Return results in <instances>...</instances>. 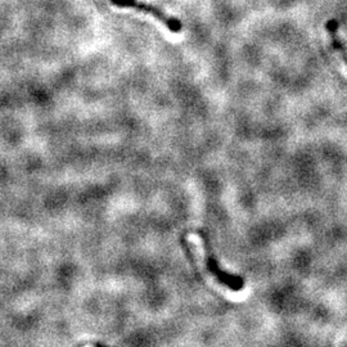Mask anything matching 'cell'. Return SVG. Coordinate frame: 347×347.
Segmentation results:
<instances>
[{
    "mask_svg": "<svg viewBox=\"0 0 347 347\" xmlns=\"http://www.w3.org/2000/svg\"><path fill=\"white\" fill-rule=\"evenodd\" d=\"M199 237L202 238L203 242L204 251H206V268L215 278L218 279L221 284L228 287L232 291H241L244 287V279L239 275H234V274L228 273V271L223 270L219 265L218 260L214 256V252H212L211 244H210L209 237L203 233V232H199Z\"/></svg>",
    "mask_w": 347,
    "mask_h": 347,
    "instance_id": "1",
    "label": "cell"
},
{
    "mask_svg": "<svg viewBox=\"0 0 347 347\" xmlns=\"http://www.w3.org/2000/svg\"><path fill=\"white\" fill-rule=\"evenodd\" d=\"M112 4L117 7H125V8H134L136 11L146 12V13L152 14L154 16V18L159 19L164 25H166L167 29L171 32H180L183 29V24L179 21L178 18L171 16H167L165 12H162L161 9L157 8V7L151 6V4L141 3L138 0H111Z\"/></svg>",
    "mask_w": 347,
    "mask_h": 347,
    "instance_id": "2",
    "label": "cell"
},
{
    "mask_svg": "<svg viewBox=\"0 0 347 347\" xmlns=\"http://www.w3.org/2000/svg\"><path fill=\"white\" fill-rule=\"evenodd\" d=\"M337 29H338V24H337V21H334V19H332V21H329L328 24H327V30H328V32L331 34V37H332V45L336 48V51H338L339 53L342 54L343 59L347 62L346 52H344V48L341 44V41H339V39L337 37V34H336Z\"/></svg>",
    "mask_w": 347,
    "mask_h": 347,
    "instance_id": "3",
    "label": "cell"
}]
</instances>
